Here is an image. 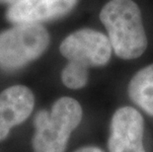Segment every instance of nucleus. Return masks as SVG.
Instances as JSON below:
<instances>
[{"label": "nucleus", "instance_id": "6e6552de", "mask_svg": "<svg viewBox=\"0 0 153 152\" xmlns=\"http://www.w3.org/2000/svg\"><path fill=\"white\" fill-rule=\"evenodd\" d=\"M128 93L133 104L153 117V63L139 69L131 77Z\"/></svg>", "mask_w": 153, "mask_h": 152}, {"label": "nucleus", "instance_id": "7ed1b4c3", "mask_svg": "<svg viewBox=\"0 0 153 152\" xmlns=\"http://www.w3.org/2000/svg\"><path fill=\"white\" fill-rule=\"evenodd\" d=\"M51 36L42 24H17L0 32V69L19 70L43 56Z\"/></svg>", "mask_w": 153, "mask_h": 152}, {"label": "nucleus", "instance_id": "0eeeda50", "mask_svg": "<svg viewBox=\"0 0 153 152\" xmlns=\"http://www.w3.org/2000/svg\"><path fill=\"white\" fill-rule=\"evenodd\" d=\"M34 107L35 95L27 86L13 85L0 93V141L30 117Z\"/></svg>", "mask_w": 153, "mask_h": 152}, {"label": "nucleus", "instance_id": "20e7f679", "mask_svg": "<svg viewBox=\"0 0 153 152\" xmlns=\"http://www.w3.org/2000/svg\"><path fill=\"white\" fill-rule=\"evenodd\" d=\"M59 51L68 61L90 67L108 64L113 47L108 37L92 29H81L68 35L61 42Z\"/></svg>", "mask_w": 153, "mask_h": 152}, {"label": "nucleus", "instance_id": "f03ea898", "mask_svg": "<svg viewBox=\"0 0 153 152\" xmlns=\"http://www.w3.org/2000/svg\"><path fill=\"white\" fill-rule=\"evenodd\" d=\"M82 118L80 103L70 97L57 99L50 111H39L33 121V152H64L71 133L82 122Z\"/></svg>", "mask_w": 153, "mask_h": 152}, {"label": "nucleus", "instance_id": "423d86ee", "mask_svg": "<svg viewBox=\"0 0 153 152\" xmlns=\"http://www.w3.org/2000/svg\"><path fill=\"white\" fill-rule=\"evenodd\" d=\"M79 0H21L8 6L5 19L12 25L42 24L64 17Z\"/></svg>", "mask_w": 153, "mask_h": 152}, {"label": "nucleus", "instance_id": "9b49d317", "mask_svg": "<svg viewBox=\"0 0 153 152\" xmlns=\"http://www.w3.org/2000/svg\"><path fill=\"white\" fill-rule=\"evenodd\" d=\"M19 1H21V0H0V4L10 6V5L14 4V3H17Z\"/></svg>", "mask_w": 153, "mask_h": 152}, {"label": "nucleus", "instance_id": "1a4fd4ad", "mask_svg": "<svg viewBox=\"0 0 153 152\" xmlns=\"http://www.w3.org/2000/svg\"><path fill=\"white\" fill-rule=\"evenodd\" d=\"M89 80V72L86 66L68 61L61 71V81L63 85L71 90L84 88Z\"/></svg>", "mask_w": 153, "mask_h": 152}, {"label": "nucleus", "instance_id": "f257e3e1", "mask_svg": "<svg viewBox=\"0 0 153 152\" xmlns=\"http://www.w3.org/2000/svg\"><path fill=\"white\" fill-rule=\"evenodd\" d=\"M116 56L131 60L141 56L147 47L140 9L132 0H110L100 12Z\"/></svg>", "mask_w": 153, "mask_h": 152}, {"label": "nucleus", "instance_id": "9d476101", "mask_svg": "<svg viewBox=\"0 0 153 152\" xmlns=\"http://www.w3.org/2000/svg\"><path fill=\"white\" fill-rule=\"evenodd\" d=\"M73 152H105L103 149H101L98 146H94V145H85V146L79 147Z\"/></svg>", "mask_w": 153, "mask_h": 152}, {"label": "nucleus", "instance_id": "39448f33", "mask_svg": "<svg viewBox=\"0 0 153 152\" xmlns=\"http://www.w3.org/2000/svg\"><path fill=\"white\" fill-rule=\"evenodd\" d=\"M144 119L140 112L131 106L117 109L110 122L109 152H146Z\"/></svg>", "mask_w": 153, "mask_h": 152}]
</instances>
